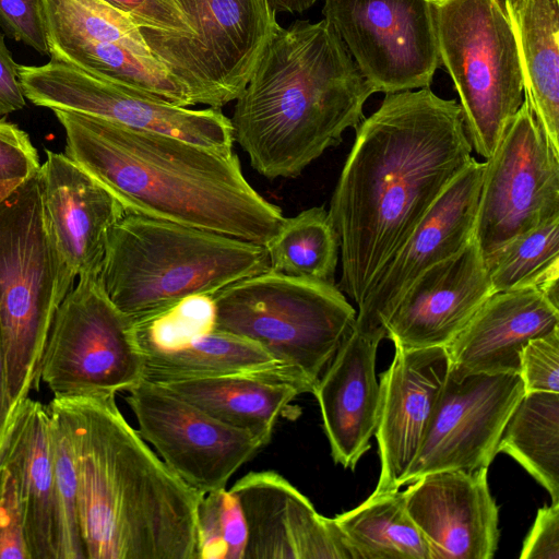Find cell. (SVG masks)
Instances as JSON below:
<instances>
[{
	"label": "cell",
	"instance_id": "1",
	"mask_svg": "<svg viewBox=\"0 0 559 559\" xmlns=\"http://www.w3.org/2000/svg\"><path fill=\"white\" fill-rule=\"evenodd\" d=\"M355 131L328 213L340 242L337 287L359 306L474 156L459 103L429 87L385 94Z\"/></svg>",
	"mask_w": 559,
	"mask_h": 559
},
{
	"label": "cell",
	"instance_id": "2",
	"mask_svg": "<svg viewBox=\"0 0 559 559\" xmlns=\"http://www.w3.org/2000/svg\"><path fill=\"white\" fill-rule=\"evenodd\" d=\"M66 132L64 154L106 188L129 214L265 245L282 210L246 179L233 152L169 134L52 110Z\"/></svg>",
	"mask_w": 559,
	"mask_h": 559
},
{
	"label": "cell",
	"instance_id": "3",
	"mask_svg": "<svg viewBox=\"0 0 559 559\" xmlns=\"http://www.w3.org/2000/svg\"><path fill=\"white\" fill-rule=\"evenodd\" d=\"M115 396L49 403L70 432L86 559H197L203 493L148 448Z\"/></svg>",
	"mask_w": 559,
	"mask_h": 559
},
{
	"label": "cell",
	"instance_id": "4",
	"mask_svg": "<svg viewBox=\"0 0 559 559\" xmlns=\"http://www.w3.org/2000/svg\"><path fill=\"white\" fill-rule=\"evenodd\" d=\"M374 93L333 27H281L235 99L234 142L266 179L296 178L365 119Z\"/></svg>",
	"mask_w": 559,
	"mask_h": 559
},
{
	"label": "cell",
	"instance_id": "5",
	"mask_svg": "<svg viewBox=\"0 0 559 559\" xmlns=\"http://www.w3.org/2000/svg\"><path fill=\"white\" fill-rule=\"evenodd\" d=\"M265 271L264 245L127 213L110 233L98 278L111 302L138 322Z\"/></svg>",
	"mask_w": 559,
	"mask_h": 559
},
{
	"label": "cell",
	"instance_id": "6",
	"mask_svg": "<svg viewBox=\"0 0 559 559\" xmlns=\"http://www.w3.org/2000/svg\"><path fill=\"white\" fill-rule=\"evenodd\" d=\"M75 277L49 230L37 173L0 203V344L15 404L39 389L52 320Z\"/></svg>",
	"mask_w": 559,
	"mask_h": 559
},
{
	"label": "cell",
	"instance_id": "7",
	"mask_svg": "<svg viewBox=\"0 0 559 559\" xmlns=\"http://www.w3.org/2000/svg\"><path fill=\"white\" fill-rule=\"evenodd\" d=\"M215 328L261 346L302 393H312L357 311L336 284L273 271L213 296Z\"/></svg>",
	"mask_w": 559,
	"mask_h": 559
},
{
	"label": "cell",
	"instance_id": "8",
	"mask_svg": "<svg viewBox=\"0 0 559 559\" xmlns=\"http://www.w3.org/2000/svg\"><path fill=\"white\" fill-rule=\"evenodd\" d=\"M441 66L460 97L472 148L488 158L524 99L503 0H429Z\"/></svg>",
	"mask_w": 559,
	"mask_h": 559
},
{
	"label": "cell",
	"instance_id": "9",
	"mask_svg": "<svg viewBox=\"0 0 559 559\" xmlns=\"http://www.w3.org/2000/svg\"><path fill=\"white\" fill-rule=\"evenodd\" d=\"M191 34L140 28L192 106L221 109L247 85L282 27L269 0H177Z\"/></svg>",
	"mask_w": 559,
	"mask_h": 559
},
{
	"label": "cell",
	"instance_id": "10",
	"mask_svg": "<svg viewBox=\"0 0 559 559\" xmlns=\"http://www.w3.org/2000/svg\"><path fill=\"white\" fill-rule=\"evenodd\" d=\"M39 376L53 397L63 399L116 395L144 380L134 324L111 302L98 275L79 276L59 306Z\"/></svg>",
	"mask_w": 559,
	"mask_h": 559
},
{
	"label": "cell",
	"instance_id": "11",
	"mask_svg": "<svg viewBox=\"0 0 559 559\" xmlns=\"http://www.w3.org/2000/svg\"><path fill=\"white\" fill-rule=\"evenodd\" d=\"M26 99L51 110L78 112L130 129L169 134L219 152H233L230 119L221 109L181 107L79 67L50 59L21 66Z\"/></svg>",
	"mask_w": 559,
	"mask_h": 559
},
{
	"label": "cell",
	"instance_id": "12",
	"mask_svg": "<svg viewBox=\"0 0 559 559\" xmlns=\"http://www.w3.org/2000/svg\"><path fill=\"white\" fill-rule=\"evenodd\" d=\"M559 217V154L524 97L485 162L474 228L484 260L512 239Z\"/></svg>",
	"mask_w": 559,
	"mask_h": 559
},
{
	"label": "cell",
	"instance_id": "13",
	"mask_svg": "<svg viewBox=\"0 0 559 559\" xmlns=\"http://www.w3.org/2000/svg\"><path fill=\"white\" fill-rule=\"evenodd\" d=\"M322 14L374 93L430 87L441 62L429 0H324Z\"/></svg>",
	"mask_w": 559,
	"mask_h": 559
},
{
	"label": "cell",
	"instance_id": "14",
	"mask_svg": "<svg viewBox=\"0 0 559 559\" xmlns=\"http://www.w3.org/2000/svg\"><path fill=\"white\" fill-rule=\"evenodd\" d=\"M126 397L141 437L182 481L201 493L225 488L229 478L266 445L179 397L143 380Z\"/></svg>",
	"mask_w": 559,
	"mask_h": 559
},
{
	"label": "cell",
	"instance_id": "15",
	"mask_svg": "<svg viewBox=\"0 0 559 559\" xmlns=\"http://www.w3.org/2000/svg\"><path fill=\"white\" fill-rule=\"evenodd\" d=\"M524 393L519 373L466 372L450 365L402 486L429 473L489 467L507 420Z\"/></svg>",
	"mask_w": 559,
	"mask_h": 559
},
{
	"label": "cell",
	"instance_id": "16",
	"mask_svg": "<svg viewBox=\"0 0 559 559\" xmlns=\"http://www.w3.org/2000/svg\"><path fill=\"white\" fill-rule=\"evenodd\" d=\"M134 331L144 358V380L164 383L253 374L281 377L298 386L261 346L215 328L213 296H190L134 322Z\"/></svg>",
	"mask_w": 559,
	"mask_h": 559
},
{
	"label": "cell",
	"instance_id": "17",
	"mask_svg": "<svg viewBox=\"0 0 559 559\" xmlns=\"http://www.w3.org/2000/svg\"><path fill=\"white\" fill-rule=\"evenodd\" d=\"M484 171L485 162L474 157L436 200L358 306L354 329L359 334L380 343L412 283L473 239Z\"/></svg>",
	"mask_w": 559,
	"mask_h": 559
},
{
	"label": "cell",
	"instance_id": "18",
	"mask_svg": "<svg viewBox=\"0 0 559 559\" xmlns=\"http://www.w3.org/2000/svg\"><path fill=\"white\" fill-rule=\"evenodd\" d=\"M408 514L430 559H491L499 542V509L488 467L429 473L403 491Z\"/></svg>",
	"mask_w": 559,
	"mask_h": 559
},
{
	"label": "cell",
	"instance_id": "19",
	"mask_svg": "<svg viewBox=\"0 0 559 559\" xmlns=\"http://www.w3.org/2000/svg\"><path fill=\"white\" fill-rule=\"evenodd\" d=\"M229 490L247 523L245 559H352L334 520L280 474L252 472Z\"/></svg>",
	"mask_w": 559,
	"mask_h": 559
},
{
	"label": "cell",
	"instance_id": "20",
	"mask_svg": "<svg viewBox=\"0 0 559 559\" xmlns=\"http://www.w3.org/2000/svg\"><path fill=\"white\" fill-rule=\"evenodd\" d=\"M492 294L473 238L412 283L388 321L385 337L405 349L447 347Z\"/></svg>",
	"mask_w": 559,
	"mask_h": 559
},
{
	"label": "cell",
	"instance_id": "21",
	"mask_svg": "<svg viewBox=\"0 0 559 559\" xmlns=\"http://www.w3.org/2000/svg\"><path fill=\"white\" fill-rule=\"evenodd\" d=\"M450 369L445 347H395L380 374L376 437L380 476L373 493L399 490L414 461Z\"/></svg>",
	"mask_w": 559,
	"mask_h": 559
},
{
	"label": "cell",
	"instance_id": "22",
	"mask_svg": "<svg viewBox=\"0 0 559 559\" xmlns=\"http://www.w3.org/2000/svg\"><path fill=\"white\" fill-rule=\"evenodd\" d=\"M38 175L45 216L58 251L75 276L98 275L110 233L127 212L64 153L46 148Z\"/></svg>",
	"mask_w": 559,
	"mask_h": 559
},
{
	"label": "cell",
	"instance_id": "23",
	"mask_svg": "<svg viewBox=\"0 0 559 559\" xmlns=\"http://www.w3.org/2000/svg\"><path fill=\"white\" fill-rule=\"evenodd\" d=\"M379 343L353 329L319 378L316 396L336 464L354 469L370 449L380 409L376 377Z\"/></svg>",
	"mask_w": 559,
	"mask_h": 559
},
{
	"label": "cell",
	"instance_id": "24",
	"mask_svg": "<svg viewBox=\"0 0 559 559\" xmlns=\"http://www.w3.org/2000/svg\"><path fill=\"white\" fill-rule=\"evenodd\" d=\"M559 328V306L526 287L493 293L445 347L450 365L466 372L519 373L533 338Z\"/></svg>",
	"mask_w": 559,
	"mask_h": 559
},
{
	"label": "cell",
	"instance_id": "25",
	"mask_svg": "<svg viewBox=\"0 0 559 559\" xmlns=\"http://www.w3.org/2000/svg\"><path fill=\"white\" fill-rule=\"evenodd\" d=\"M513 33L524 97L559 154V0H503Z\"/></svg>",
	"mask_w": 559,
	"mask_h": 559
},
{
	"label": "cell",
	"instance_id": "26",
	"mask_svg": "<svg viewBox=\"0 0 559 559\" xmlns=\"http://www.w3.org/2000/svg\"><path fill=\"white\" fill-rule=\"evenodd\" d=\"M230 427L269 443L275 424L302 392L281 377L229 374L159 383Z\"/></svg>",
	"mask_w": 559,
	"mask_h": 559
},
{
	"label": "cell",
	"instance_id": "27",
	"mask_svg": "<svg viewBox=\"0 0 559 559\" xmlns=\"http://www.w3.org/2000/svg\"><path fill=\"white\" fill-rule=\"evenodd\" d=\"M7 465L23 507L31 559H55L53 466L47 408L25 397Z\"/></svg>",
	"mask_w": 559,
	"mask_h": 559
},
{
	"label": "cell",
	"instance_id": "28",
	"mask_svg": "<svg viewBox=\"0 0 559 559\" xmlns=\"http://www.w3.org/2000/svg\"><path fill=\"white\" fill-rule=\"evenodd\" d=\"M333 520L352 559H430L427 542L408 514L403 491L372 492Z\"/></svg>",
	"mask_w": 559,
	"mask_h": 559
},
{
	"label": "cell",
	"instance_id": "29",
	"mask_svg": "<svg viewBox=\"0 0 559 559\" xmlns=\"http://www.w3.org/2000/svg\"><path fill=\"white\" fill-rule=\"evenodd\" d=\"M498 453L514 459L559 502V392H526L498 443Z\"/></svg>",
	"mask_w": 559,
	"mask_h": 559
},
{
	"label": "cell",
	"instance_id": "30",
	"mask_svg": "<svg viewBox=\"0 0 559 559\" xmlns=\"http://www.w3.org/2000/svg\"><path fill=\"white\" fill-rule=\"evenodd\" d=\"M269 270L288 276L335 284L340 259L337 234L323 206L285 217L264 245Z\"/></svg>",
	"mask_w": 559,
	"mask_h": 559
},
{
	"label": "cell",
	"instance_id": "31",
	"mask_svg": "<svg viewBox=\"0 0 559 559\" xmlns=\"http://www.w3.org/2000/svg\"><path fill=\"white\" fill-rule=\"evenodd\" d=\"M485 263L492 293L535 287L559 306V217L512 239Z\"/></svg>",
	"mask_w": 559,
	"mask_h": 559
},
{
	"label": "cell",
	"instance_id": "32",
	"mask_svg": "<svg viewBox=\"0 0 559 559\" xmlns=\"http://www.w3.org/2000/svg\"><path fill=\"white\" fill-rule=\"evenodd\" d=\"M49 415L53 466L55 559H86L79 519L78 474L67 423L51 405Z\"/></svg>",
	"mask_w": 559,
	"mask_h": 559
},
{
	"label": "cell",
	"instance_id": "33",
	"mask_svg": "<svg viewBox=\"0 0 559 559\" xmlns=\"http://www.w3.org/2000/svg\"><path fill=\"white\" fill-rule=\"evenodd\" d=\"M197 559H245L247 523L229 489L204 493L197 511Z\"/></svg>",
	"mask_w": 559,
	"mask_h": 559
},
{
	"label": "cell",
	"instance_id": "34",
	"mask_svg": "<svg viewBox=\"0 0 559 559\" xmlns=\"http://www.w3.org/2000/svg\"><path fill=\"white\" fill-rule=\"evenodd\" d=\"M519 374L525 393L559 392V328L525 345Z\"/></svg>",
	"mask_w": 559,
	"mask_h": 559
},
{
	"label": "cell",
	"instance_id": "35",
	"mask_svg": "<svg viewBox=\"0 0 559 559\" xmlns=\"http://www.w3.org/2000/svg\"><path fill=\"white\" fill-rule=\"evenodd\" d=\"M0 559H31L17 484L7 464L0 477Z\"/></svg>",
	"mask_w": 559,
	"mask_h": 559
},
{
	"label": "cell",
	"instance_id": "36",
	"mask_svg": "<svg viewBox=\"0 0 559 559\" xmlns=\"http://www.w3.org/2000/svg\"><path fill=\"white\" fill-rule=\"evenodd\" d=\"M0 27L9 37L49 55L44 0H0Z\"/></svg>",
	"mask_w": 559,
	"mask_h": 559
},
{
	"label": "cell",
	"instance_id": "37",
	"mask_svg": "<svg viewBox=\"0 0 559 559\" xmlns=\"http://www.w3.org/2000/svg\"><path fill=\"white\" fill-rule=\"evenodd\" d=\"M40 168L28 134L5 118L0 119V181L23 182Z\"/></svg>",
	"mask_w": 559,
	"mask_h": 559
},
{
	"label": "cell",
	"instance_id": "38",
	"mask_svg": "<svg viewBox=\"0 0 559 559\" xmlns=\"http://www.w3.org/2000/svg\"><path fill=\"white\" fill-rule=\"evenodd\" d=\"M128 15L140 28L191 34L177 0H103Z\"/></svg>",
	"mask_w": 559,
	"mask_h": 559
},
{
	"label": "cell",
	"instance_id": "39",
	"mask_svg": "<svg viewBox=\"0 0 559 559\" xmlns=\"http://www.w3.org/2000/svg\"><path fill=\"white\" fill-rule=\"evenodd\" d=\"M520 558L559 559V502L538 509Z\"/></svg>",
	"mask_w": 559,
	"mask_h": 559
},
{
	"label": "cell",
	"instance_id": "40",
	"mask_svg": "<svg viewBox=\"0 0 559 559\" xmlns=\"http://www.w3.org/2000/svg\"><path fill=\"white\" fill-rule=\"evenodd\" d=\"M19 68L5 45L4 35L0 34V116L17 111L26 105Z\"/></svg>",
	"mask_w": 559,
	"mask_h": 559
},
{
	"label": "cell",
	"instance_id": "41",
	"mask_svg": "<svg viewBox=\"0 0 559 559\" xmlns=\"http://www.w3.org/2000/svg\"><path fill=\"white\" fill-rule=\"evenodd\" d=\"M14 406L15 403L12 401L10 394L5 362L0 344V437L5 429L7 423Z\"/></svg>",
	"mask_w": 559,
	"mask_h": 559
},
{
	"label": "cell",
	"instance_id": "42",
	"mask_svg": "<svg viewBox=\"0 0 559 559\" xmlns=\"http://www.w3.org/2000/svg\"><path fill=\"white\" fill-rule=\"evenodd\" d=\"M21 402H22V400L15 404V406L10 415V418L7 423L5 429L3 430V432L0 437V477H1V473L4 468V466L7 464V461H8L9 454H10V450H11V445L13 442V438L15 435V430L17 427L20 413H21Z\"/></svg>",
	"mask_w": 559,
	"mask_h": 559
},
{
	"label": "cell",
	"instance_id": "43",
	"mask_svg": "<svg viewBox=\"0 0 559 559\" xmlns=\"http://www.w3.org/2000/svg\"><path fill=\"white\" fill-rule=\"evenodd\" d=\"M22 182L19 181H0V203L8 198Z\"/></svg>",
	"mask_w": 559,
	"mask_h": 559
}]
</instances>
